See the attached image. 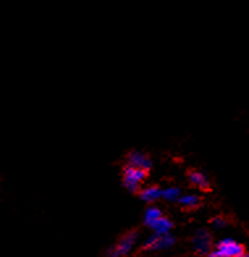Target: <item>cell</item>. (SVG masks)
Here are the masks:
<instances>
[{
    "label": "cell",
    "mask_w": 249,
    "mask_h": 257,
    "mask_svg": "<svg viewBox=\"0 0 249 257\" xmlns=\"http://www.w3.org/2000/svg\"><path fill=\"white\" fill-rule=\"evenodd\" d=\"M245 253V248L239 241L231 237L222 239L215 244V248L210 252L209 257H240Z\"/></svg>",
    "instance_id": "cell-1"
},
{
    "label": "cell",
    "mask_w": 249,
    "mask_h": 257,
    "mask_svg": "<svg viewBox=\"0 0 249 257\" xmlns=\"http://www.w3.org/2000/svg\"><path fill=\"white\" fill-rule=\"evenodd\" d=\"M128 164L135 167V168L142 169L145 172L152 168V160L150 159V156L147 154L142 153V151H137V150L132 151L128 155Z\"/></svg>",
    "instance_id": "cell-6"
},
{
    "label": "cell",
    "mask_w": 249,
    "mask_h": 257,
    "mask_svg": "<svg viewBox=\"0 0 249 257\" xmlns=\"http://www.w3.org/2000/svg\"><path fill=\"white\" fill-rule=\"evenodd\" d=\"M139 197L142 201L145 202H155V201L162 198V188L155 185L146 186L139 190Z\"/></svg>",
    "instance_id": "cell-8"
},
{
    "label": "cell",
    "mask_w": 249,
    "mask_h": 257,
    "mask_svg": "<svg viewBox=\"0 0 249 257\" xmlns=\"http://www.w3.org/2000/svg\"><path fill=\"white\" fill-rule=\"evenodd\" d=\"M211 226L214 227V228H218V230H220V228H223V227L227 226V222L224 218L215 217L211 219Z\"/></svg>",
    "instance_id": "cell-13"
},
{
    "label": "cell",
    "mask_w": 249,
    "mask_h": 257,
    "mask_svg": "<svg viewBox=\"0 0 249 257\" xmlns=\"http://www.w3.org/2000/svg\"><path fill=\"white\" fill-rule=\"evenodd\" d=\"M189 180L193 185H195L199 189H209L210 188V181L209 179L203 175L202 172H198V171H193V172L189 173Z\"/></svg>",
    "instance_id": "cell-9"
},
{
    "label": "cell",
    "mask_w": 249,
    "mask_h": 257,
    "mask_svg": "<svg viewBox=\"0 0 249 257\" xmlns=\"http://www.w3.org/2000/svg\"><path fill=\"white\" fill-rule=\"evenodd\" d=\"M240 257H249V254L248 253H244V254H242V256H240Z\"/></svg>",
    "instance_id": "cell-14"
},
{
    "label": "cell",
    "mask_w": 249,
    "mask_h": 257,
    "mask_svg": "<svg viewBox=\"0 0 249 257\" xmlns=\"http://www.w3.org/2000/svg\"><path fill=\"white\" fill-rule=\"evenodd\" d=\"M177 202L184 207H197L201 203V198H199L197 194H192V193H188V194H181L179 197Z\"/></svg>",
    "instance_id": "cell-10"
},
{
    "label": "cell",
    "mask_w": 249,
    "mask_h": 257,
    "mask_svg": "<svg viewBox=\"0 0 249 257\" xmlns=\"http://www.w3.org/2000/svg\"><path fill=\"white\" fill-rule=\"evenodd\" d=\"M147 172L133 166H125L122 172V184L129 192L137 193L142 189V183L145 181Z\"/></svg>",
    "instance_id": "cell-3"
},
{
    "label": "cell",
    "mask_w": 249,
    "mask_h": 257,
    "mask_svg": "<svg viewBox=\"0 0 249 257\" xmlns=\"http://www.w3.org/2000/svg\"><path fill=\"white\" fill-rule=\"evenodd\" d=\"M176 244V237L172 233H164V235H159V233L152 232L150 236L146 239L143 243V248L146 250H152V252H158V250L169 249Z\"/></svg>",
    "instance_id": "cell-4"
},
{
    "label": "cell",
    "mask_w": 249,
    "mask_h": 257,
    "mask_svg": "<svg viewBox=\"0 0 249 257\" xmlns=\"http://www.w3.org/2000/svg\"><path fill=\"white\" fill-rule=\"evenodd\" d=\"M148 228L154 233H159V235H164V233H171L172 228H173V222L169 218L162 215L156 220H154Z\"/></svg>",
    "instance_id": "cell-7"
},
{
    "label": "cell",
    "mask_w": 249,
    "mask_h": 257,
    "mask_svg": "<svg viewBox=\"0 0 249 257\" xmlns=\"http://www.w3.org/2000/svg\"><path fill=\"white\" fill-rule=\"evenodd\" d=\"M193 249L199 254H209L212 250L211 235L205 228H199L194 232L192 237Z\"/></svg>",
    "instance_id": "cell-5"
},
{
    "label": "cell",
    "mask_w": 249,
    "mask_h": 257,
    "mask_svg": "<svg viewBox=\"0 0 249 257\" xmlns=\"http://www.w3.org/2000/svg\"><path fill=\"white\" fill-rule=\"evenodd\" d=\"M163 215L162 210L156 206H148L147 209L145 210V214H143V222H145L146 226H150V224L156 220L158 218H160Z\"/></svg>",
    "instance_id": "cell-11"
},
{
    "label": "cell",
    "mask_w": 249,
    "mask_h": 257,
    "mask_svg": "<svg viewBox=\"0 0 249 257\" xmlns=\"http://www.w3.org/2000/svg\"><path fill=\"white\" fill-rule=\"evenodd\" d=\"M138 240V231L132 230L126 232L119 240L115 243L114 247L109 248L106 252L108 257H125L133 250L134 245Z\"/></svg>",
    "instance_id": "cell-2"
},
{
    "label": "cell",
    "mask_w": 249,
    "mask_h": 257,
    "mask_svg": "<svg viewBox=\"0 0 249 257\" xmlns=\"http://www.w3.org/2000/svg\"><path fill=\"white\" fill-rule=\"evenodd\" d=\"M180 196H181V190L177 186H167L162 189V198L168 202H175L179 200Z\"/></svg>",
    "instance_id": "cell-12"
}]
</instances>
